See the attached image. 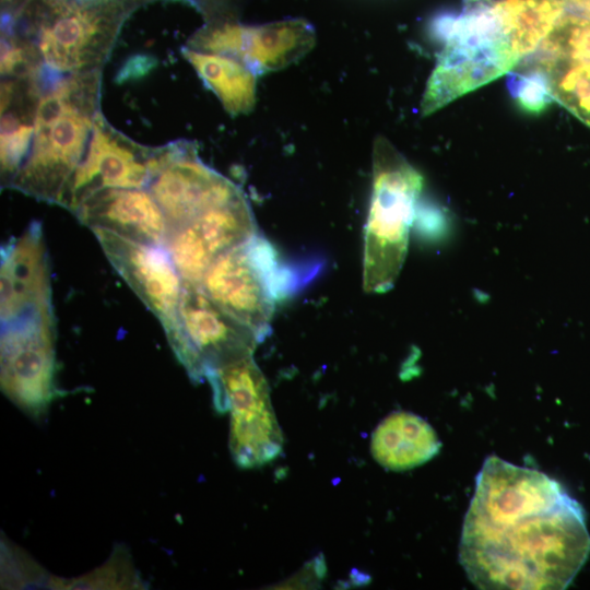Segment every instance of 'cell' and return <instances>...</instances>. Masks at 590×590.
Masks as SVG:
<instances>
[{"label":"cell","instance_id":"1","mask_svg":"<svg viewBox=\"0 0 590 590\" xmlns=\"http://www.w3.org/2000/svg\"><path fill=\"white\" fill-rule=\"evenodd\" d=\"M590 554L581 505L543 472L485 459L465 512L460 563L480 589H565Z\"/></svg>","mask_w":590,"mask_h":590},{"label":"cell","instance_id":"2","mask_svg":"<svg viewBox=\"0 0 590 590\" xmlns=\"http://www.w3.org/2000/svg\"><path fill=\"white\" fill-rule=\"evenodd\" d=\"M547 0H464L458 16H441L433 32L444 42L422 99L423 115L509 72L552 28Z\"/></svg>","mask_w":590,"mask_h":590},{"label":"cell","instance_id":"3","mask_svg":"<svg viewBox=\"0 0 590 590\" xmlns=\"http://www.w3.org/2000/svg\"><path fill=\"white\" fill-rule=\"evenodd\" d=\"M101 70L68 74L39 96L30 152L11 188L60 203L87 149L98 111Z\"/></svg>","mask_w":590,"mask_h":590},{"label":"cell","instance_id":"4","mask_svg":"<svg viewBox=\"0 0 590 590\" xmlns=\"http://www.w3.org/2000/svg\"><path fill=\"white\" fill-rule=\"evenodd\" d=\"M140 0H28L2 14V32L36 48L42 67L56 74L101 70L128 15Z\"/></svg>","mask_w":590,"mask_h":590},{"label":"cell","instance_id":"5","mask_svg":"<svg viewBox=\"0 0 590 590\" xmlns=\"http://www.w3.org/2000/svg\"><path fill=\"white\" fill-rule=\"evenodd\" d=\"M422 187L421 174L386 138H377L364 235L365 292L385 293L394 285L405 260Z\"/></svg>","mask_w":590,"mask_h":590},{"label":"cell","instance_id":"6","mask_svg":"<svg viewBox=\"0 0 590 590\" xmlns=\"http://www.w3.org/2000/svg\"><path fill=\"white\" fill-rule=\"evenodd\" d=\"M294 280L258 234L219 255L198 286L262 342L271 332L276 299L292 288Z\"/></svg>","mask_w":590,"mask_h":590},{"label":"cell","instance_id":"7","mask_svg":"<svg viewBox=\"0 0 590 590\" xmlns=\"http://www.w3.org/2000/svg\"><path fill=\"white\" fill-rule=\"evenodd\" d=\"M206 381L216 411L231 414L229 449L235 463L252 469L275 459L283 435L267 379L252 355L219 368Z\"/></svg>","mask_w":590,"mask_h":590},{"label":"cell","instance_id":"8","mask_svg":"<svg viewBox=\"0 0 590 590\" xmlns=\"http://www.w3.org/2000/svg\"><path fill=\"white\" fill-rule=\"evenodd\" d=\"M56 323L51 306L1 323V389L22 411L38 417L57 397Z\"/></svg>","mask_w":590,"mask_h":590},{"label":"cell","instance_id":"9","mask_svg":"<svg viewBox=\"0 0 590 590\" xmlns=\"http://www.w3.org/2000/svg\"><path fill=\"white\" fill-rule=\"evenodd\" d=\"M182 283L179 331L169 345L191 380L202 382L219 368L252 355L260 340L199 286Z\"/></svg>","mask_w":590,"mask_h":590},{"label":"cell","instance_id":"10","mask_svg":"<svg viewBox=\"0 0 590 590\" xmlns=\"http://www.w3.org/2000/svg\"><path fill=\"white\" fill-rule=\"evenodd\" d=\"M145 188L161 208L168 233L241 191L203 163L196 145L188 141L155 148Z\"/></svg>","mask_w":590,"mask_h":590},{"label":"cell","instance_id":"11","mask_svg":"<svg viewBox=\"0 0 590 590\" xmlns=\"http://www.w3.org/2000/svg\"><path fill=\"white\" fill-rule=\"evenodd\" d=\"M110 264L160 320L170 343L179 331L182 279L164 246L93 228Z\"/></svg>","mask_w":590,"mask_h":590},{"label":"cell","instance_id":"12","mask_svg":"<svg viewBox=\"0 0 590 590\" xmlns=\"http://www.w3.org/2000/svg\"><path fill=\"white\" fill-rule=\"evenodd\" d=\"M154 149L142 146L115 130L98 110L83 160L59 205L73 211L92 193L107 188H145Z\"/></svg>","mask_w":590,"mask_h":590},{"label":"cell","instance_id":"13","mask_svg":"<svg viewBox=\"0 0 590 590\" xmlns=\"http://www.w3.org/2000/svg\"><path fill=\"white\" fill-rule=\"evenodd\" d=\"M258 235L251 208L240 191L215 203L187 223L170 231L166 246L182 268L202 272L221 253Z\"/></svg>","mask_w":590,"mask_h":590},{"label":"cell","instance_id":"14","mask_svg":"<svg viewBox=\"0 0 590 590\" xmlns=\"http://www.w3.org/2000/svg\"><path fill=\"white\" fill-rule=\"evenodd\" d=\"M0 294L1 323L51 306L49 260L39 222L2 245Z\"/></svg>","mask_w":590,"mask_h":590},{"label":"cell","instance_id":"15","mask_svg":"<svg viewBox=\"0 0 590 590\" xmlns=\"http://www.w3.org/2000/svg\"><path fill=\"white\" fill-rule=\"evenodd\" d=\"M73 214L91 229L103 228L143 244L164 246L168 234L165 216L146 188L98 190Z\"/></svg>","mask_w":590,"mask_h":590},{"label":"cell","instance_id":"16","mask_svg":"<svg viewBox=\"0 0 590 590\" xmlns=\"http://www.w3.org/2000/svg\"><path fill=\"white\" fill-rule=\"evenodd\" d=\"M315 42L314 26L303 19L258 26L243 24L234 58L259 75L297 61L312 48Z\"/></svg>","mask_w":590,"mask_h":590},{"label":"cell","instance_id":"17","mask_svg":"<svg viewBox=\"0 0 590 590\" xmlns=\"http://www.w3.org/2000/svg\"><path fill=\"white\" fill-rule=\"evenodd\" d=\"M441 442L423 417L405 411L386 416L371 435L374 459L385 469L405 471L422 465L440 450Z\"/></svg>","mask_w":590,"mask_h":590},{"label":"cell","instance_id":"18","mask_svg":"<svg viewBox=\"0 0 590 590\" xmlns=\"http://www.w3.org/2000/svg\"><path fill=\"white\" fill-rule=\"evenodd\" d=\"M182 56L232 116L249 113L256 103L257 76L239 60L217 54L182 48Z\"/></svg>","mask_w":590,"mask_h":590},{"label":"cell","instance_id":"19","mask_svg":"<svg viewBox=\"0 0 590 590\" xmlns=\"http://www.w3.org/2000/svg\"><path fill=\"white\" fill-rule=\"evenodd\" d=\"M526 62L544 75L552 98L590 127V61L528 57Z\"/></svg>","mask_w":590,"mask_h":590},{"label":"cell","instance_id":"20","mask_svg":"<svg viewBox=\"0 0 590 590\" xmlns=\"http://www.w3.org/2000/svg\"><path fill=\"white\" fill-rule=\"evenodd\" d=\"M529 57L590 61V19L568 11Z\"/></svg>","mask_w":590,"mask_h":590},{"label":"cell","instance_id":"21","mask_svg":"<svg viewBox=\"0 0 590 590\" xmlns=\"http://www.w3.org/2000/svg\"><path fill=\"white\" fill-rule=\"evenodd\" d=\"M50 585L62 589H133L142 586L130 559L127 558V552L119 550L101 568L75 579L52 577Z\"/></svg>","mask_w":590,"mask_h":590},{"label":"cell","instance_id":"22","mask_svg":"<svg viewBox=\"0 0 590 590\" xmlns=\"http://www.w3.org/2000/svg\"><path fill=\"white\" fill-rule=\"evenodd\" d=\"M508 86L517 102L533 113L541 111L553 99L544 75L534 69L510 75Z\"/></svg>","mask_w":590,"mask_h":590},{"label":"cell","instance_id":"23","mask_svg":"<svg viewBox=\"0 0 590 590\" xmlns=\"http://www.w3.org/2000/svg\"><path fill=\"white\" fill-rule=\"evenodd\" d=\"M156 66V59L149 55H135L126 60L117 72L115 81L119 84L146 75Z\"/></svg>","mask_w":590,"mask_h":590},{"label":"cell","instance_id":"24","mask_svg":"<svg viewBox=\"0 0 590 590\" xmlns=\"http://www.w3.org/2000/svg\"><path fill=\"white\" fill-rule=\"evenodd\" d=\"M190 3L196 4L202 12L206 14V17H212L219 14L226 13L223 11L221 0H187Z\"/></svg>","mask_w":590,"mask_h":590},{"label":"cell","instance_id":"25","mask_svg":"<svg viewBox=\"0 0 590 590\" xmlns=\"http://www.w3.org/2000/svg\"><path fill=\"white\" fill-rule=\"evenodd\" d=\"M568 11L590 19V0H567Z\"/></svg>","mask_w":590,"mask_h":590},{"label":"cell","instance_id":"26","mask_svg":"<svg viewBox=\"0 0 590 590\" xmlns=\"http://www.w3.org/2000/svg\"><path fill=\"white\" fill-rule=\"evenodd\" d=\"M141 2H144V1H150V0H140Z\"/></svg>","mask_w":590,"mask_h":590}]
</instances>
